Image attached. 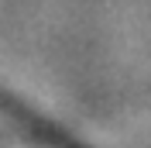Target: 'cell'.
Instances as JSON below:
<instances>
[{
  "label": "cell",
  "mask_w": 151,
  "mask_h": 148,
  "mask_svg": "<svg viewBox=\"0 0 151 148\" xmlns=\"http://www.w3.org/2000/svg\"><path fill=\"white\" fill-rule=\"evenodd\" d=\"M0 114H7V117L14 120V124H17L21 131H28L31 138H35V141H41L45 148H69L65 141H62V138L55 134V131L48 128V124H41V120H38L35 114H28L24 107H17V103L10 100L7 93H0Z\"/></svg>",
  "instance_id": "6da1fadb"
},
{
  "label": "cell",
  "mask_w": 151,
  "mask_h": 148,
  "mask_svg": "<svg viewBox=\"0 0 151 148\" xmlns=\"http://www.w3.org/2000/svg\"><path fill=\"white\" fill-rule=\"evenodd\" d=\"M0 148H4V141H0Z\"/></svg>",
  "instance_id": "7a4b0ae2"
}]
</instances>
